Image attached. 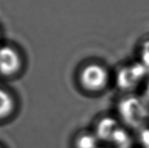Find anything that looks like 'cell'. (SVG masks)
I'll list each match as a JSON object with an SVG mask.
<instances>
[{"label":"cell","instance_id":"10","mask_svg":"<svg viewBox=\"0 0 149 148\" xmlns=\"http://www.w3.org/2000/svg\"><path fill=\"white\" fill-rule=\"evenodd\" d=\"M137 140L141 148H149V125L139 130Z\"/></svg>","mask_w":149,"mask_h":148},{"label":"cell","instance_id":"2","mask_svg":"<svg viewBox=\"0 0 149 148\" xmlns=\"http://www.w3.org/2000/svg\"><path fill=\"white\" fill-rule=\"evenodd\" d=\"M111 81L109 69L97 62L85 64L78 73L81 88L88 93H100L108 88Z\"/></svg>","mask_w":149,"mask_h":148},{"label":"cell","instance_id":"1","mask_svg":"<svg viewBox=\"0 0 149 148\" xmlns=\"http://www.w3.org/2000/svg\"><path fill=\"white\" fill-rule=\"evenodd\" d=\"M116 109L119 120L128 129L139 131L148 126L149 104L142 96L126 94L118 101Z\"/></svg>","mask_w":149,"mask_h":148},{"label":"cell","instance_id":"6","mask_svg":"<svg viewBox=\"0 0 149 148\" xmlns=\"http://www.w3.org/2000/svg\"><path fill=\"white\" fill-rule=\"evenodd\" d=\"M100 140L93 131H82L77 134L73 140L74 148H100Z\"/></svg>","mask_w":149,"mask_h":148},{"label":"cell","instance_id":"4","mask_svg":"<svg viewBox=\"0 0 149 148\" xmlns=\"http://www.w3.org/2000/svg\"><path fill=\"white\" fill-rule=\"evenodd\" d=\"M122 125L118 118L113 116H104L96 123L93 132L100 140L101 145H109L114 134Z\"/></svg>","mask_w":149,"mask_h":148},{"label":"cell","instance_id":"9","mask_svg":"<svg viewBox=\"0 0 149 148\" xmlns=\"http://www.w3.org/2000/svg\"><path fill=\"white\" fill-rule=\"evenodd\" d=\"M139 61L149 69V40L143 42L139 49Z\"/></svg>","mask_w":149,"mask_h":148},{"label":"cell","instance_id":"8","mask_svg":"<svg viewBox=\"0 0 149 148\" xmlns=\"http://www.w3.org/2000/svg\"><path fill=\"white\" fill-rule=\"evenodd\" d=\"M11 98L5 91L0 89V118L6 115L12 109Z\"/></svg>","mask_w":149,"mask_h":148},{"label":"cell","instance_id":"3","mask_svg":"<svg viewBox=\"0 0 149 148\" xmlns=\"http://www.w3.org/2000/svg\"><path fill=\"white\" fill-rule=\"evenodd\" d=\"M148 74V69L137 60L120 67L116 73L115 82L119 89L126 94L132 93L136 88L143 85Z\"/></svg>","mask_w":149,"mask_h":148},{"label":"cell","instance_id":"7","mask_svg":"<svg viewBox=\"0 0 149 148\" xmlns=\"http://www.w3.org/2000/svg\"><path fill=\"white\" fill-rule=\"evenodd\" d=\"M133 139L129 129L122 124L114 134L109 147L111 148H131Z\"/></svg>","mask_w":149,"mask_h":148},{"label":"cell","instance_id":"5","mask_svg":"<svg viewBox=\"0 0 149 148\" xmlns=\"http://www.w3.org/2000/svg\"><path fill=\"white\" fill-rule=\"evenodd\" d=\"M19 65V57L13 49L0 48V73L4 75H10L18 70Z\"/></svg>","mask_w":149,"mask_h":148},{"label":"cell","instance_id":"11","mask_svg":"<svg viewBox=\"0 0 149 148\" xmlns=\"http://www.w3.org/2000/svg\"><path fill=\"white\" fill-rule=\"evenodd\" d=\"M144 100L149 104V78H148L143 83V95H141Z\"/></svg>","mask_w":149,"mask_h":148}]
</instances>
